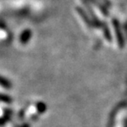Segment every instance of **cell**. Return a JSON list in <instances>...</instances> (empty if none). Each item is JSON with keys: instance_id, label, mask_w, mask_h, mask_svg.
I'll list each match as a JSON object with an SVG mask.
<instances>
[{"instance_id": "obj_1", "label": "cell", "mask_w": 127, "mask_h": 127, "mask_svg": "<svg viewBox=\"0 0 127 127\" xmlns=\"http://www.w3.org/2000/svg\"><path fill=\"white\" fill-rule=\"evenodd\" d=\"M37 110L40 113H42V112H44V111L46 110V106H45V104H43V103H38L37 104Z\"/></svg>"}, {"instance_id": "obj_2", "label": "cell", "mask_w": 127, "mask_h": 127, "mask_svg": "<svg viewBox=\"0 0 127 127\" xmlns=\"http://www.w3.org/2000/svg\"><path fill=\"white\" fill-rule=\"evenodd\" d=\"M0 101H3V102H11V99L7 96L0 95Z\"/></svg>"}, {"instance_id": "obj_3", "label": "cell", "mask_w": 127, "mask_h": 127, "mask_svg": "<svg viewBox=\"0 0 127 127\" xmlns=\"http://www.w3.org/2000/svg\"><path fill=\"white\" fill-rule=\"evenodd\" d=\"M18 127H30L28 124H25V125H22L21 126H18Z\"/></svg>"}]
</instances>
